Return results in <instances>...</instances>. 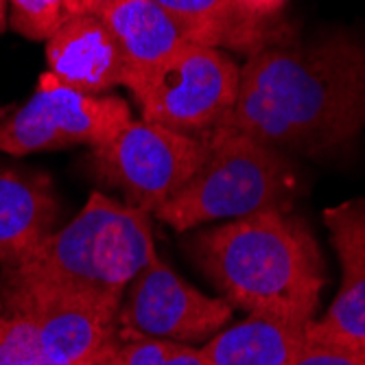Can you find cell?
I'll return each instance as SVG.
<instances>
[{"label": "cell", "instance_id": "1", "mask_svg": "<svg viewBox=\"0 0 365 365\" xmlns=\"http://www.w3.org/2000/svg\"><path fill=\"white\" fill-rule=\"evenodd\" d=\"M225 125L280 153L346 147L365 127V38L339 31L252 53Z\"/></svg>", "mask_w": 365, "mask_h": 365}, {"label": "cell", "instance_id": "2", "mask_svg": "<svg viewBox=\"0 0 365 365\" xmlns=\"http://www.w3.org/2000/svg\"><path fill=\"white\" fill-rule=\"evenodd\" d=\"M232 307L307 326L319 304L324 260L304 221L269 208L202 232L190 247Z\"/></svg>", "mask_w": 365, "mask_h": 365}, {"label": "cell", "instance_id": "3", "mask_svg": "<svg viewBox=\"0 0 365 365\" xmlns=\"http://www.w3.org/2000/svg\"><path fill=\"white\" fill-rule=\"evenodd\" d=\"M147 210L94 190L83 210L3 278L22 287L68 289L123 300V291L158 258Z\"/></svg>", "mask_w": 365, "mask_h": 365}, {"label": "cell", "instance_id": "4", "mask_svg": "<svg viewBox=\"0 0 365 365\" xmlns=\"http://www.w3.org/2000/svg\"><path fill=\"white\" fill-rule=\"evenodd\" d=\"M208 153L188 184L153 217L178 232L219 219H243L269 208L287 210L293 186L284 153L221 125L204 134Z\"/></svg>", "mask_w": 365, "mask_h": 365}, {"label": "cell", "instance_id": "5", "mask_svg": "<svg viewBox=\"0 0 365 365\" xmlns=\"http://www.w3.org/2000/svg\"><path fill=\"white\" fill-rule=\"evenodd\" d=\"M140 106L143 120L204 136L227 123L237 106L241 66L215 46L184 44L123 83Z\"/></svg>", "mask_w": 365, "mask_h": 365}, {"label": "cell", "instance_id": "6", "mask_svg": "<svg viewBox=\"0 0 365 365\" xmlns=\"http://www.w3.org/2000/svg\"><path fill=\"white\" fill-rule=\"evenodd\" d=\"M206 153L204 136L131 118L110 143L92 149L88 164L98 182L123 192L127 206L153 215L188 184Z\"/></svg>", "mask_w": 365, "mask_h": 365}, {"label": "cell", "instance_id": "7", "mask_svg": "<svg viewBox=\"0 0 365 365\" xmlns=\"http://www.w3.org/2000/svg\"><path fill=\"white\" fill-rule=\"evenodd\" d=\"M129 120L131 110L123 98L86 94L44 73L29 101L0 120V151L22 158L75 145L96 149Z\"/></svg>", "mask_w": 365, "mask_h": 365}, {"label": "cell", "instance_id": "8", "mask_svg": "<svg viewBox=\"0 0 365 365\" xmlns=\"http://www.w3.org/2000/svg\"><path fill=\"white\" fill-rule=\"evenodd\" d=\"M118 311L123 337H153L180 344L204 341L232 319L225 297H210L155 258L131 280Z\"/></svg>", "mask_w": 365, "mask_h": 365}, {"label": "cell", "instance_id": "9", "mask_svg": "<svg viewBox=\"0 0 365 365\" xmlns=\"http://www.w3.org/2000/svg\"><path fill=\"white\" fill-rule=\"evenodd\" d=\"M7 282L26 304L44 365H77L101 352L118 335L120 300L83 291Z\"/></svg>", "mask_w": 365, "mask_h": 365}, {"label": "cell", "instance_id": "10", "mask_svg": "<svg viewBox=\"0 0 365 365\" xmlns=\"http://www.w3.org/2000/svg\"><path fill=\"white\" fill-rule=\"evenodd\" d=\"M324 223L341 262V287L328 313L309 322L304 333L341 344L365 359V199L324 210Z\"/></svg>", "mask_w": 365, "mask_h": 365}, {"label": "cell", "instance_id": "11", "mask_svg": "<svg viewBox=\"0 0 365 365\" xmlns=\"http://www.w3.org/2000/svg\"><path fill=\"white\" fill-rule=\"evenodd\" d=\"M48 75L86 94H106L123 86L127 61L110 29L96 14L66 18L46 40Z\"/></svg>", "mask_w": 365, "mask_h": 365}, {"label": "cell", "instance_id": "12", "mask_svg": "<svg viewBox=\"0 0 365 365\" xmlns=\"http://www.w3.org/2000/svg\"><path fill=\"white\" fill-rule=\"evenodd\" d=\"M59 217L53 182L44 173L0 171V264H22L51 235Z\"/></svg>", "mask_w": 365, "mask_h": 365}, {"label": "cell", "instance_id": "13", "mask_svg": "<svg viewBox=\"0 0 365 365\" xmlns=\"http://www.w3.org/2000/svg\"><path fill=\"white\" fill-rule=\"evenodd\" d=\"M96 16L110 29L129 71L149 68L188 44L180 26L155 0H110Z\"/></svg>", "mask_w": 365, "mask_h": 365}, {"label": "cell", "instance_id": "14", "mask_svg": "<svg viewBox=\"0 0 365 365\" xmlns=\"http://www.w3.org/2000/svg\"><path fill=\"white\" fill-rule=\"evenodd\" d=\"M184 38L204 46H232L250 55L269 46L264 20L250 16L239 0H155Z\"/></svg>", "mask_w": 365, "mask_h": 365}, {"label": "cell", "instance_id": "15", "mask_svg": "<svg viewBox=\"0 0 365 365\" xmlns=\"http://www.w3.org/2000/svg\"><path fill=\"white\" fill-rule=\"evenodd\" d=\"M304 328L250 315L212 335L202 354L208 365H293L304 344Z\"/></svg>", "mask_w": 365, "mask_h": 365}, {"label": "cell", "instance_id": "16", "mask_svg": "<svg viewBox=\"0 0 365 365\" xmlns=\"http://www.w3.org/2000/svg\"><path fill=\"white\" fill-rule=\"evenodd\" d=\"M0 365H44L22 295L0 278Z\"/></svg>", "mask_w": 365, "mask_h": 365}, {"label": "cell", "instance_id": "17", "mask_svg": "<svg viewBox=\"0 0 365 365\" xmlns=\"http://www.w3.org/2000/svg\"><path fill=\"white\" fill-rule=\"evenodd\" d=\"M110 365H208V361L192 344L118 335Z\"/></svg>", "mask_w": 365, "mask_h": 365}, {"label": "cell", "instance_id": "18", "mask_svg": "<svg viewBox=\"0 0 365 365\" xmlns=\"http://www.w3.org/2000/svg\"><path fill=\"white\" fill-rule=\"evenodd\" d=\"M11 26L26 40L46 42L63 22V0H7Z\"/></svg>", "mask_w": 365, "mask_h": 365}, {"label": "cell", "instance_id": "19", "mask_svg": "<svg viewBox=\"0 0 365 365\" xmlns=\"http://www.w3.org/2000/svg\"><path fill=\"white\" fill-rule=\"evenodd\" d=\"M293 365H365V359L341 344L313 339L304 333V344Z\"/></svg>", "mask_w": 365, "mask_h": 365}, {"label": "cell", "instance_id": "20", "mask_svg": "<svg viewBox=\"0 0 365 365\" xmlns=\"http://www.w3.org/2000/svg\"><path fill=\"white\" fill-rule=\"evenodd\" d=\"M287 0H239V5L254 18L264 20L267 22L272 16H276L282 7H284Z\"/></svg>", "mask_w": 365, "mask_h": 365}, {"label": "cell", "instance_id": "21", "mask_svg": "<svg viewBox=\"0 0 365 365\" xmlns=\"http://www.w3.org/2000/svg\"><path fill=\"white\" fill-rule=\"evenodd\" d=\"M110 0H63V20L83 14H96L101 7H106Z\"/></svg>", "mask_w": 365, "mask_h": 365}, {"label": "cell", "instance_id": "22", "mask_svg": "<svg viewBox=\"0 0 365 365\" xmlns=\"http://www.w3.org/2000/svg\"><path fill=\"white\" fill-rule=\"evenodd\" d=\"M116 344H118V335H116L101 352H96L94 356H90V359H86V361H81V363H77V365H110V359H112V352H114Z\"/></svg>", "mask_w": 365, "mask_h": 365}, {"label": "cell", "instance_id": "23", "mask_svg": "<svg viewBox=\"0 0 365 365\" xmlns=\"http://www.w3.org/2000/svg\"><path fill=\"white\" fill-rule=\"evenodd\" d=\"M5 20H7V0H0V31L5 29Z\"/></svg>", "mask_w": 365, "mask_h": 365}, {"label": "cell", "instance_id": "24", "mask_svg": "<svg viewBox=\"0 0 365 365\" xmlns=\"http://www.w3.org/2000/svg\"><path fill=\"white\" fill-rule=\"evenodd\" d=\"M3 114H5V110H3V108H0V118H3Z\"/></svg>", "mask_w": 365, "mask_h": 365}]
</instances>
